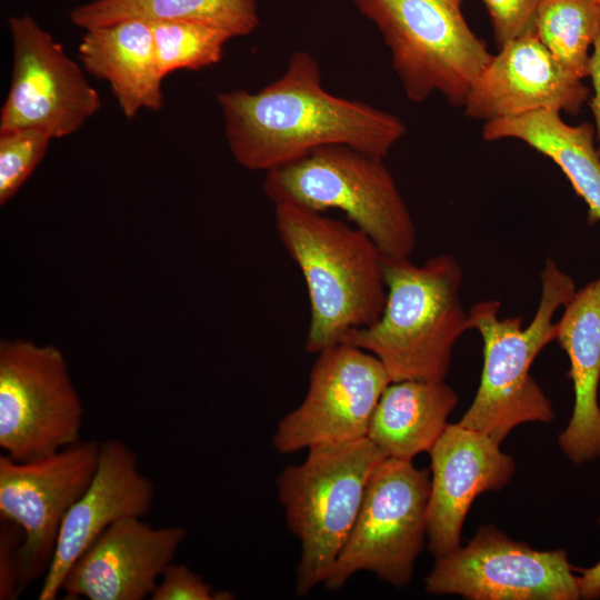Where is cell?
Here are the masks:
<instances>
[{"label":"cell","instance_id":"6da1fadb","mask_svg":"<svg viewBox=\"0 0 600 600\" xmlns=\"http://www.w3.org/2000/svg\"><path fill=\"white\" fill-rule=\"evenodd\" d=\"M234 160L268 171L324 146L342 144L384 158L406 133L394 114L328 92L318 61L294 52L284 73L258 92L217 96Z\"/></svg>","mask_w":600,"mask_h":600},{"label":"cell","instance_id":"7a4b0ae2","mask_svg":"<svg viewBox=\"0 0 600 600\" xmlns=\"http://www.w3.org/2000/svg\"><path fill=\"white\" fill-rule=\"evenodd\" d=\"M274 218L308 290L306 350L318 354L373 324L387 299L383 256L376 243L357 227L290 204H276Z\"/></svg>","mask_w":600,"mask_h":600},{"label":"cell","instance_id":"f546056e","mask_svg":"<svg viewBox=\"0 0 600 600\" xmlns=\"http://www.w3.org/2000/svg\"><path fill=\"white\" fill-rule=\"evenodd\" d=\"M578 571L580 572V576H578L580 598H600V561L593 567L579 569Z\"/></svg>","mask_w":600,"mask_h":600},{"label":"cell","instance_id":"52a82bcc","mask_svg":"<svg viewBox=\"0 0 600 600\" xmlns=\"http://www.w3.org/2000/svg\"><path fill=\"white\" fill-rule=\"evenodd\" d=\"M381 32L407 98L424 101L433 91L454 107L492 58L469 27L463 0H351Z\"/></svg>","mask_w":600,"mask_h":600},{"label":"cell","instance_id":"7402d4cb","mask_svg":"<svg viewBox=\"0 0 600 600\" xmlns=\"http://www.w3.org/2000/svg\"><path fill=\"white\" fill-rule=\"evenodd\" d=\"M129 19L193 21L232 37L247 36L259 24L256 0H94L70 12L71 22L84 30Z\"/></svg>","mask_w":600,"mask_h":600},{"label":"cell","instance_id":"30bf717a","mask_svg":"<svg viewBox=\"0 0 600 600\" xmlns=\"http://www.w3.org/2000/svg\"><path fill=\"white\" fill-rule=\"evenodd\" d=\"M99 454L96 440H80L24 462L0 454V518L18 523L24 532L18 549L19 596L46 576L62 521L90 486Z\"/></svg>","mask_w":600,"mask_h":600},{"label":"cell","instance_id":"2e32d148","mask_svg":"<svg viewBox=\"0 0 600 600\" xmlns=\"http://www.w3.org/2000/svg\"><path fill=\"white\" fill-rule=\"evenodd\" d=\"M431 488L427 510L430 552L440 558L460 547L467 513L482 492L499 490L512 478L516 463L484 433L448 424L429 451Z\"/></svg>","mask_w":600,"mask_h":600},{"label":"cell","instance_id":"44dd1931","mask_svg":"<svg viewBox=\"0 0 600 600\" xmlns=\"http://www.w3.org/2000/svg\"><path fill=\"white\" fill-rule=\"evenodd\" d=\"M458 396L444 380L391 382L373 412L367 437L387 458L429 452L447 428Z\"/></svg>","mask_w":600,"mask_h":600},{"label":"cell","instance_id":"3957f363","mask_svg":"<svg viewBox=\"0 0 600 600\" xmlns=\"http://www.w3.org/2000/svg\"><path fill=\"white\" fill-rule=\"evenodd\" d=\"M383 271L387 299L380 318L342 343L378 358L391 382L444 380L454 343L468 330L460 263L450 254L422 264L383 257Z\"/></svg>","mask_w":600,"mask_h":600},{"label":"cell","instance_id":"8992f818","mask_svg":"<svg viewBox=\"0 0 600 600\" xmlns=\"http://www.w3.org/2000/svg\"><path fill=\"white\" fill-rule=\"evenodd\" d=\"M387 457L368 438L309 448L277 484L287 526L299 539L297 594H309L331 573L358 518L369 478Z\"/></svg>","mask_w":600,"mask_h":600},{"label":"cell","instance_id":"5bb4252c","mask_svg":"<svg viewBox=\"0 0 600 600\" xmlns=\"http://www.w3.org/2000/svg\"><path fill=\"white\" fill-rule=\"evenodd\" d=\"M589 93L582 79L567 70L534 31L499 48L463 107L468 117L486 122L539 110L576 116Z\"/></svg>","mask_w":600,"mask_h":600},{"label":"cell","instance_id":"d4e9b609","mask_svg":"<svg viewBox=\"0 0 600 600\" xmlns=\"http://www.w3.org/2000/svg\"><path fill=\"white\" fill-rule=\"evenodd\" d=\"M50 137L36 129L0 133V204L21 188L43 158Z\"/></svg>","mask_w":600,"mask_h":600},{"label":"cell","instance_id":"e0dca14e","mask_svg":"<svg viewBox=\"0 0 600 600\" xmlns=\"http://www.w3.org/2000/svg\"><path fill=\"white\" fill-rule=\"evenodd\" d=\"M154 486L141 473L138 454L119 439L100 442L96 474L66 514L39 600H54L70 567L112 523L143 518L152 507Z\"/></svg>","mask_w":600,"mask_h":600},{"label":"cell","instance_id":"ffe728a7","mask_svg":"<svg viewBox=\"0 0 600 600\" xmlns=\"http://www.w3.org/2000/svg\"><path fill=\"white\" fill-rule=\"evenodd\" d=\"M488 141L518 139L552 160L588 208V221L600 222V154L590 122L567 124L560 112L539 110L483 124Z\"/></svg>","mask_w":600,"mask_h":600},{"label":"cell","instance_id":"4fadbf2b","mask_svg":"<svg viewBox=\"0 0 600 600\" xmlns=\"http://www.w3.org/2000/svg\"><path fill=\"white\" fill-rule=\"evenodd\" d=\"M390 377L373 354L339 343L318 353L303 401L272 437L280 453L366 438Z\"/></svg>","mask_w":600,"mask_h":600},{"label":"cell","instance_id":"ba28073f","mask_svg":"<svg viewBox=\"0 0 600 600\" xmlns=\"http://www.w3.org/2000/svg\"><path fill=\"white\" fill-rule=\"evenodd\" d=\"M83 416L58 347L1 340L0 447L6 456L31 461L80 441Z\"/></svg>","mask_w":600,"mask_h":600},{"label":"cell","instance_id":"ac0fdd59","mask_svg":"<svg viewBox=\"0 0 600 600\" xmlns=\"http://www.w3.org/2000/svg\"><path fill=\"white\" fill-rule=\"evenodd\" d=\"M556 326L574 392L572 416L559 446L574 463L588 462L600 456V276L576 291Z\"/></svg>","mask_w":600,"mask_h":600},{"label":"cell","instance_id":"cb8c5ba5","mask_svg":"<svg viewBox=\"0 0 600 600\" xmlns=\"http://www.w3.org/2000/svg\"><path fill=\"white\" fill-rule=\"evenodd\" d=\"M158 66L167 77L176 70H199L218 63L233 38L224 30L187 20L150 22Z\"/></svg>","mask_w":600,"mask_h":600},{"label":"cell","instance_id":"f1b7e54d","mask_svg":"<svg viewBox=\"0 0 600 600\" xmlns=\"http://www.w3.org/2000/svg\"><path fill=\"white\" fill-rule=\"evenodd\" d=\"M593 93L590 99V108L594 119V136L598 142L597 150L600 154V34L593 43L589 62V76Z\"/></svg>","mask_w":600,"mask_h":600},{"label":"cell","instance_id":"9c48e42d","mask_svg":"<svg viewBox=\"0 0 600 600\" xmlns=\"http://www.w3.org/2000/svg\"><path fill=\"white\" fill-rule=\"evenodd\" d=\"M431 477L409 460L383 459L371 473L352 531L323 582L340 589L359 571L406 587L427 536Z\"/></svg>","mask_w":600,"mask_h":600},{"label":"cell","instance_id":"7c38bea8","mask_svg":"<svg viewBox=\"0 0 600 600\" xmlns=\"http://www.w3.org/2000/svg\"><path fill=\"white\" fill-rule=\"evenodd\" d=\"M8 23L13 63L0 133L36 129L56 139L77 132L101 107L98 91L31 16Z\"/></svg>","mask_w":600,"mask_h":600},{"label":"cell","instance_id":"8fae6325","mask_svg":"<svg viewBox=\"0 0 600 600\" xmlns=\"http://www.w3.org/2000/svg\"><path fill=\"white\" fill-rule=\"evenodd\" d=\"M574 571L564 550H536L486 524L466 546L437 558L424 586L431 594L470 600H576Z\"/></svg>","mask_w":600,"mask_h":600},{"label":"cell","instance_id":"603a6c76","mask_svg":"<svg viewBox=\"0 0 600 600\" xmlns=\"http://www.w3.org/2000/svg\"><path fill=\"white\" fill-rule=\"evenodd\" d=\"M536 31L567 70L588 78L590 49L600 34V0H542Z\"/></svg>","mask_w":600,"mask_h":600},{"label":"cell","instance_id":"5b68a950","mask_svg":"<svg viewBox=\"0 0 600 600\" xmlns=\"http://www.w3.org/2000/svg\"><path fill=\"white\" fill-rule=\"evenodd\" d=\"M263 191L274 204L344 212L384 258H410L416 248L413 219L383 158L342 144L320 147L266 171Z\"/></svg>","mask_w":600,"mask_h":600},{"label":"cell","instance_id":"484cf974","mask_svg":"<svg viewBox=\"0 0 600 600\" xmlns=\"http://www.w3.org/2000/svg\"><path fill=\"white\" fill-rule=\"evenodd\" d=\"M487 9L498 47L536 31L542 0H480Z\"/></svg>","mask_w":600,"mask_h":600},{"label":"cell","instance_id":"9a60e30c","mask_svg":"<svg viewBox=\"0 0 600 600\" xmlns=\"http://www.w3.org/2000/svg\"><path fill=\"white\" fill-rule=\"evenodd\" d=\"M187 537L182 526L153 528L138 517L108 527L70 567L66 599L142 600L150 597Z\"/></svg>","mask_w":600,"mask_h":600},{"label":"cell","instance_id":"d6986e66","mask_svg":"<svg viewBox=\"0 0 600 600\" xmlns=\"http://www.w3.org/2000/svg\"><path fill=\"white\" fill-rule=\"evenodd\" d=\"M86 31L80 60L89 73L109 82L122 113L131 119L143 108L162 109L163 76L151 23L129 19Z\"/></svg>","mask_w":600,"mask_h":600},{"label":"cell","instance_id":"83f0119b","mask_svg":"<svg viewBox=\"0 0 600 600\" xmlns=\"http://www.w3.org/2000/svg\"><path fill=\"white\" fill-rule=\"evenodd\" d=\"M24 541L22 528L12 521L2 520L0 526V599L19 597L18 549Z\"/></svg>","mask_w":600,"mask_h":600},{"label":"cell","instance_id":"277c9868","mask_svg":"<svg viewBox=\"0 0 600 600\" xmlns=\"http://www.w3.org/2000/svg\"><path fill=\"white\" fill-rule=\"evenodd\" d=\"M540 280V301L526 327L521 317H500L497 300L479 301L468 311V329L478 331L483 342V367L476 397L458 423L499 444L521 423L554 418L551 401L530 368L539 352L556 340L554 313L577 290L572 278L551 258L546 260Z\"/></svg>","mask_w":600,"mask_h":600},{"label":"cell","instance_id":"4316f807","mask_svg":"<svg viewBox=\"0 0 600 600\" xmlns=\"http://www.w3.org/2000/svg\"><path fill=\"white\" fill-rule=\"evenodd\" d=\"M213 592L200 576L184 564L171 562L161 576L151 600H213Z\"/></svg>","mask_w":600,"mask_h":600}]
</instances>
